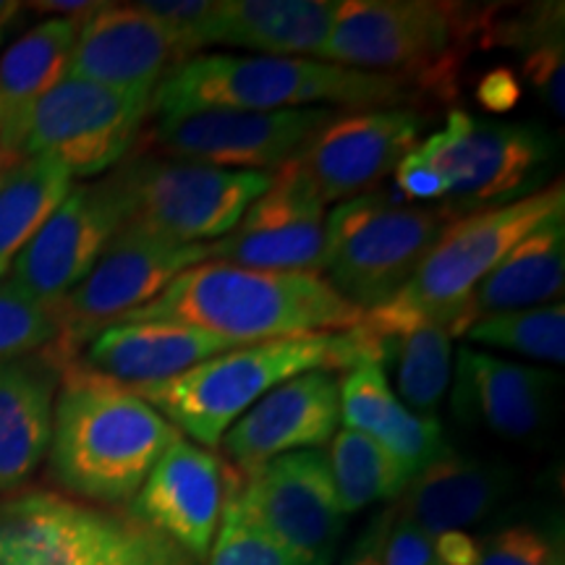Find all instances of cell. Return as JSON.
<instances>
[{
    "label": "cell",
    "mask_w": 565,
    "mask_h": 565,
    "mask_svg": "<svg viewBox=\"0 0 565 565\" xmlns=\"http://www.w3.org/2000/svg\"><path fill=\"white\" fill-rule=\"evenodd\" d=\"M362 317V309L345 301L322 275L202 263L175 275L166 291L116 324H186L249 345L315 333H345L356 328Z\"/></svg>",
    "instance_id": "obj_1"
},
{
    "label": "cell",
    "mask_w": 565,
    "mask_h": 565,
    "mask_svg": "<svg viewBox=\"0 0 565 565\" xmlns=\"http://www.w3.org/2000/svg\"><path fill=\"white\" fill-rule=\"evenodd\" d=\"M51 469L63 490L95 503H129L181 433L139 398L79 362L61 370Z\"/></svg>",
    "instance_id": "obj_2"
},
{
    "label": "cell",
    "mask_w": 565,
    "mask_h": 565,
    "mask_svg": "<svg viewBox=\"0 0 565 565\" xmlns=\"http://www.w3.org/2000/svg\"><path fill=\"white\" fill-rule=\"evenodd\" d=\"M414 89L387 74L275 55H192L152 92L160 118L200 110L398 108Z\"/></svg>",
    "instance_id": "obj_3"
},
{
    "label": "cell",
    "mask_w": 565,
    "mask_h": 565,
    "mask_svg": "<svg viewBox=\"0 0 565 565\" xmlns=\"http://www.w3.org/2000/svg\"><path fill=\"white\" fill-rule=\"evenodd\" d=\"M364 362H372L370 349L351 328L345 333L238 345L166 383L137 387L134 393L196 445L215 448L233 424L273 387L307 372L353 370Z\"/></svg>",
    "instance_id": "obj_4"
},
{
    "label": "cell",
    "mask_w": 565,
    "mask_h": 565,
    "mask_svg": "<svg viewBox=\"0 0 565 565\" xmlns=\"http://www.w3.org/2000/svg\"><path fill=\"white\" fill-rule=\"evenodd\" d=\"M484 13L435 0H345L320 58L454 97L456 76Z\"/></svg>",
    "instance_id": "obj_5"
},
{
    "label": "cell",
    "mask_w": 565,
    "mask_h": 565,
    "mask_svg": "<svg viewBox=\"0 0 565 565\" xmlns=\"http://www.w3.org/2000/svg\"><path fill=\"white\" fill-rule=\"evenodd\" d=\"M108 181L121 204L124 228L194 246L217 242L236 228L244 212L270 192L275 173L139 154L108 175Z\"/></svg>",
    "instance_id": "obj_6"
},
{
    "label": "cell",
    "mask_w": 565,
    "mask_h": 565,
    "mask_svg": "<svg viewBox=\"0 0 565 565\" xmlns=\"http://www.w3.org/2000/svg\"><path fill=\"white\" fill-rule=\"evenodd\" d=\"M456 221L448 207H416L387 192H366L328 212V282L362 312L383 307L419 270L440 233Z\"/></svg>",
    "instance_id": "obj_7"
},
{
    "label": "cell",
    "mask_w": 565,
    "mask_h": 565,
    "mask_svg": "<svg viewBox=\"0 0 565 565\" xmlns=\"http://www.w3.org/2000/svg\"><path fill=\"white\" fill-rule=\"evenodd\" d=\"M557 212H565L563 181L550 183V186L521 196V200L469 212L458 221H450L427 257L422 259L412 280L377 309L401 317L443 322L456 338L463 303L484 280V275L526 233H532L536 225L545 223Z\"/></svg>",
    "instance_id": "obj_8"
},
{
    "label": "cell",
    "mask_w": 565,
    "mask_h": 565,
    "mask_svg": "<svg viewBox=\"0 0 565 565\" xmlns=\"http://www.w3.org/2000/svg\"><path fill=\"white\" fill-rule=\"evenodd\" d=\"M202 263H210V244L181 246L145 231L121 228L87 278L51 307L55 341L42 359L55 372L74 364L92 338L152 301L175 275Z\"/></svg>",
    "instance_id": "obj_9"
},
{
    "label": "cell",
    "mask_w": 565,
    "mask_h": 565,
    "mask_svg": "<svg viewBox=\"0 0 565 565\" xmlns=\"http://www.w3.org/2000/svg\"><path fill=\"white\" fill-rule=\"evenodd\" d=\"M419 147L440 171L450 212L498 207L540 192L555 162V141L532 124H508L450 110L440 131Z\"/></svg>",
    "instance_id": "obj_10"
},
{
    "label": "cell",
    "mask_w": 565,
    "mask_h": 565,
    "mask_svg": "<svg viewBox=\"0 0 565 565\" xmlns=\"http://www.w3.org/2000/svg\"><path fill=\"white\" fill-rule=\"evenodd\" d=\"M150 103L152 97L147 95L66 76L32 108L21 131L19 158H53L71 179L100 175L137 145Z\"/></svg>",
    "instance_id": "obj_11"
},
{
    "label": "cell",
    "mask_w": 565,
    "mask_h": 565,
    "mask_svg": "<svg viewBox=\"0 0 565 565\" xmlns=\"http://www.w3.org/2000/svg\"><path fill=\"white\" fill-rule=\"evenodd\" d=\"M238 500L259 532L296 565L333 563L345 513L320 450H299L257 466L238 484Z\"/></svg>",
    "instance_id": "obj_12"
},
{
    "label": "cell",
    "mask_w": 565,
    "mask_h": 565,
    "mask_svg": "<svg viewBox=\"0 0 565 565\" xmlns=\"http://www.w3.org/2000/svg\"><path fill=\"white\" fill-rule=\"evenodd\" d=\"M335 116V108L200 110L158 118L150 145L166 158L275 173Z\"/></svg>",
    "instance_id": "obj_13"
},
{
    "label": "cell",
    "mask_w": 565,
    "mask_h": 565,
    "mask_svg": "<svg viewBox=\"0 0 565 565\" xmlns=\"http://www.w3.org/2000/svg\"><path fill=\"white\" fill-rule=\"evenodd\" d=\"M424 118L414 108L338 110L291 160L322 204L372 192L419 145Z\"/></svg>",
    "instance_id": "obj_14"
},
{
    "label": "cell",
    "mask_w": 565,
    "mask_h": 565,
    "mask_svg": "<svg viewBox=\"0 0 565 565\" xmlns=\"http://www.w3.org/2000/svg\"><path fill=\"white\" fill-rule=\"evenodd\" d=\"M233 477L236 471L221 456L179 437L129 500L126 519L150 529L202 565L221 529Z\"/></svg>",
    "instance_id": "obj_15"
},
{
    "label": "cell",
    "mask_w": 565,
    "mask_h": 565,
    "mask_svg": "<svg viewBox=\"0 0 565 565\" xmlns=\"http://www.w3.org/2000/svg\"><path fill=\"white\" fill-rule=\"evenodd\" d=\"M328 210L294 162L275 171L270 192L244 212L236 228L210 244V263L249 270L324 273Z\"/></svg>",
    "instance_id": "obj_16"
},
{
    "label": "cell",
    "mask_w": 565,
    "mask_h": 565,
    "mask_svg": "<svg viewBox=\"0 0 565 565\" xmlns=\"http://www.w3.org/2000/svg\"><path fill=\"white\" fill-rule=\"evenodd\" d=\"M121 228L124 212L108 179L71 186L66 200L13 259L6 280L51 309L87 278Z\"/></svg>",
    "instance_id": "obj_17"
},
{
    "label": "cell",
    "mask_w": 565,
    "mask_h": 565,
    "mask_svg": "<svg viewBox=\"0 0 565 565\" xmlns=\"http://www.w3.org/2000/svg\"><path fill=\"white\" fill-rule=\"evenodd\" d=\"M189 58L181 40L137 3H103L79 21L66 76L152 97Z\"/></svg>",
    "instance_id": "obj_18"
},
{
    "label": "cell",
    "mask_w": 565,
    "mask_h": 565,
    "mask_svg": "<svg viewBox=\"0 0 565 565\" xmlns=\"http://www.w3.org/2000/svg\"><path fill=\"white\" fill-rule=\"evenodd\" d=\"M341 424V377L335 372H307L288 380L254 404L228 433L223 450L242 475L273 458L322 448Z\"/></svg>",
    "instance_id": "obj_19"
},
{
    "label": "cell",
    "mask_w": 565,
    "mask_h": 565,
    "mask_svg": "<svg viewBox=\"0 0 565 565\" xmlns=\"http://www.w3.org/2000/svg\"><path fill=\"white\" fill-rule=\"evenodd\" d=\"M118 521L51 492L0 500V565H108Z\"/></svg>",
    "instance_id": "obj_20"
},
{
    "label": "cell",
    "mask_w": 565,
    "mask_h": 565,
    "mask_svg": "<svg viewBox=\"0 0 565 565\" xmlns=\"http://www.w3.org/2000/svg\"><path fill=\"white\" fill-rule=\"evenodd\" d=\"M557 383L561 380L553 372L505 362L463 345L458 351L450 401L463 422L484 424L505 440H524L545 424Z\"/></svg>",
    "instance_id": "obj_21"
},
{
    "label": "cell",
    "mask_w": 565,
    "mask_h": 565,
    "mask_svg": "<svg viewBox=\"0 0 565 565\" xmlns=\"http://www.w3.org/2000/svg\"><path fill=\"white\" fill-rule=\"evenodd\" d=\"M233 349H238V343L186 324L124 322L110 324L92 338L79 364L137 391L166 383L175 374Z\"/></svg>",
    "instance_id": "obj_22"
},
{
    "label": "cell",
    "mask_w": 565,
    "mask_h": 565,
    "mask_svg": "<svg viewBox=\"0 0 565 565\" xmlns=\"http://www.w3.org/2000/svg\"><path fill=\"white\" fill-rule=\"evenodd\" d=\"M372 362L395 366V398L408 412L433 416L454 377V333L448 324L370 309L356 324Z\"/></svg>",
    "instance_id": "obj_23"
},
{
    "label": "cell",
    "mask_w": 565,
    "mask_h": 565,
    "mask_svg": "<svg viewBox=\"0 0 565 565\" xmlns=\"http://www.w3.org/2000/svg\"><path fill=\"white\" fill-rule=\"evenodd\" d=\"M341 0H215L204 47H242L275 58L320 55Z\"/></svg>",
    "instance_id": "obj_24"
},
{
    "label": "cell",
    "mask_w": 565,
    "mask_h": 565,
    "mask_svg": "<svg viewBox=\"0 0 565 565\" xmlns=\"http://www.w3.org/2000/svg\"><path fill=\"white\" fill-rule=\"evenodd\" d=\"M341 422L383 445L412 479L448 454L440 422L408 412L377 362L356 364L341 377Z\"/></svg>",
    "instance_id": "obj_25"
},
{
    "label": "cell",
    "mask_w": 565,
    "mask_h": 565,
    "mask_svg": "<svg viewBox=\"0 0 565 565\" xmlns=\"http://www.w3.org/2000/svg\"><path fill=\"white\" fill-rule=\"evenodd\" d=\"M508 490L511 471L503 466L448 450L408 482L395 511L429 536H440L479 524L498 508Z\"/></svg>",
    "instance_id": "obj_26"
},
{
    "label": "cell",
    "mask_w": 565,
    "mask_h": 565,
    "mask_svg": "<svg viewBox=\"0 0 565 565\" xmlns=\"http://www.w3.org/2000/svg\"><path fill=\"white\" fill-rule=\"evenodd\" d=\"M565 282V212L547 217L526 233L511 252L484 275L458 317L461 335L479 317L545 307L561 299Z\"/></svg>",
    "instance_id": "obj_27"
},
{
    "label": "cell",
    "mask_w": 565,
    "mask_h": 565,
    "mask_svg": "<svg viewBox=\"0 0 565 565\" xmlns=\"http://www.w3.org/2000/svg\"><path fill=\"white\" fill-rule=\"evenodd\" d=\"M79 21L47 19L21 34L0 58V154L19 158V141L34 105L66 79Z\"/></svg>",
    "instance_id": "obj_28"
},
{
    "label": "cell",
    "mask_w": 565,
    "mask_h": 565,
    "mask_svg": "<svg viewBox=\"0 0 565 565\" xmlns=\"http://www.w3.org/2000/svg\"><path fill=\"white\" fill-rule=\"evenodd\" d=\"M55 370L40 362H0V492L32 477L51 448Z\"/></svg>",
    "instance_id": "obj_29"
},
{
    "label": "cell",
    "mask_w": 565,
    "mask_h": 565,
    "mask_svg": "<svg viewBox=\"0 0 565 565\" xmlns=\"http://www.w3.org/2000/svg\"><path fill=\"white\" fill-rule=\"evenodd\" d=\"M71 186L74 179L66 168L42 154H24L0 168V278L66 200Z\"/></svg>",
    "instance_id": "obj_30"
},
{
    "label": "cell",
    "mask_w": 565,
    "mask_h": 565,
    "mask_svg": "<svg viewBox=\"0 0 565 565\" xmlns=\"http://www.w3.org/2000/svg\"><path fill=\"white\" fill-rule=\"evenodd\" d=\"M324 458L333 477L338 505L345 515L401 498L412 482L408 471L383 445L356 429H338Z\"/></svg>",
    "instance_id": "obj_31"
},
{
    "label": "cell",
    "mask_w": 565,
    "mask_h": 565,
    "mask_svg": "<svg viewBox=\"0 0 565 565\" xmlns=\"http://www.w3.org/2000/svg\"><path fill=\"white\" fill-rule=\"evenodd\" d=\"M466 341L492 345L536 359V362H565V303L553 301L545 307L515 309L479 317L461 333Z\"/></svg>",
    "instance_id": "obj_32"
},
{
    "label": "cell",
    "mask_w": 565,
    "mask_h": 565,
    "mask_svg": "<svg viewBox=\"0 0 565 565\" xmlns=\"http://www.w3.org/2000/svg\"><path fill=\"white\" fill-rule=\"evenodd\" d=\"M238 484L242 475L236 471L231 482L228 500H225L221 529L212 542L207 565H296L291 557L275 547L267 536L259 532L257 524L246 515L242 500H238Z\"/></svg>",
    "instance_id": "obj_33"
},
{
    "label": "cell",
    "mask_w": 565,
    "mask_h": 565,
    "mask_svg": "<svg viewBox=\"0 0 565 565\" xmlns=\"http://www.w3.org/2000/svg\"><path fill=\"white\" fill-rule=\"evenodd\" d=\"M55 341V320L47 307L0 280V362L47 349Z\"/></svg>",
    "instance_id": "obj_34"
},
{
    "label": "cell",
    "mask_w": 565,
    "mask_h": 565,
    "mask_svg": "<svg viewBox=\"0 0 565 565\" xmlns=\"http://www.w3.org/2000/svg\"><path fill=\"white\" fill-rule=\"evenodd\" d=\"M477 565H565L561 536L515 524L479 542Z\"/></svg>",
    "instance_id": "obj_35"
},
{
    "label": "cell",
    "mask_w": 565,
    "mask_h": 565,
    "mask_svg": "<svg viewBox=\"0 0 565 565\" xmlns=\"http://www.w3.org/2000/svg\"><path fill=\"white\" fill-rule=\"evenodd\" d=\"M108 565H200L186 553L162 540L150 529L134 524L129 519L118 521L116 545L110 550Z\"/></svg>",
    "instance_id": "obj_36"
},
{
    "label": "cell",
    "mask_w": 565,
    "mask_h": 565,
    "mask_svg": "<svg viewBox=\"0 0 565 565\" xmlns=\"http://www.w3.org/2000/svg\"><path fill=\"white\" fill-rule=\"evenodd\" d=\"M137 6L168 26L189 53L204 51V30L215 11V0H141Z\"/></svg>",
    "instance_id": "obj_37"
},
{
    "label": "cell",
    "mask_w": 565,
    "mask_h": 565,
    "mask_svg": "<svg viewBox=\"0 0 565 565\" xmlns=\"http://www.w3.org/2000/svg\"><path fill=\"white\" fill-rule=\"evenodd\" d=\"M524 79L532 84L540 100L563 118L565 113V66H563V42H545L534 47L524 58Z\"/></svg>",
    "instance_id": "obj_38"
},
{
    "label": "cell",
    "mask_w": 565,
    "mask_h": 565,
    "mask_svg": "<svg viewBox=\"0 0 565 565\" xmlns=\"http://www.w3.org/2000/svg\"><path fill=\"white\" fill-rule=\"evenodd\" d=\"M383 565H435V536L393 511L383 542Z\"/></svg>",
    "instance_id": "obj_39"
},
{
    "label": "cell",
    "mask_w": 565,
    "mask_h": 565,
    "mask_svg": "<svg viewBox=\"0 0 565 565\" xmlns=\"http://www.w3.org/2000/svg\"><path fill=\"white\" fill-rule=\"evenodd\" d=\"M395 189L406 196V200H445L448 186H445L443 175L433 166V160L424 154L419 145L406 154L404 160L395 166Z\"/></svg>",
    "instance_id": "obj_40"
},
{
    "label": "cell",
    "mask_w": 565,
    "mask_h": 565,
    "mask_svg": "<svg viewBox=\"0 0 565 565\" xmlns=\"http://www.w3.org/2000/svg\"><path fill=\"white\" fill-rule=\"evenodd\" d=\"M521 100V84L511 68H494L477 84V103L487 113H511Z\"/></svg>",
    "instance_id": "obj_41"
},
{
    "label": "cell",
    "mask_w": 565,
    "mask_h": 565,
    "mask_svg": "<svg viewBox=\"0 0 565 565\" xmlns=\"http://www.w3.org/2000/svg\"><path fill=\"white\" fill-rule=\"evenodd\" d=\"M479 542L466 532L435 536V565H477Z\"/></svg>",
    "instance_id": "obj_42"
},
{
    "label": "cell",
    "mask_w": 565,
    "mask_h": 565,
    "mask_svg": "<svg viewBox=\"0 0 565 565\" xmlns=\"http://www.w3.org/2000/svg\"><path fill=\"white\" fill-rule=\"evenodd\" d=\"M387 521L391 513H385L383 519H377L374 524L362 534V540L351 547V553L345 555L341 565H383V542L387 532Z\"/></svg>",
    "instance_id": "obj_43"
},
{
    "label": "cell",
    "mask_w": 565,
    "mask_h": 565,
    "mask_svg": "<svg viewBox=\"0 0 565 565\" xmlns=\"http://www.w3.org/2000/svg\"><path fill=\"white\" fill-rule=\"evenodd\" d=\"M103 3L95 0H42V3H30V9L42 13H55V19H87L89 13H95Z\"/></svg>",
    "instance_id": "obj_44"
},
{
    "label": "cell",
    "mask_w": 565,
    "mask_h": 565,
    "mask_svg": "<svg viewBox=\"0 0 565 565\" xmlns=\"http://www.w3.org/2000/svg\"><path fill=\"white\" fill-rule=\"evenodd\" d=\"M19 9H21V3H9V0H0V30H3L6 21H9Z\"/></svg>",
    "instance_id": "obj_45"
},
{
    "label": "cell",
    "mask_w": 565,
    "mask_h": 565,
    "mask_svg": "<svg viewBox=\"0 0 565 565\" xmlns=\"http://www.w3.org/2000/svg\"><path fill=\"white\" fill-rule=\"evenodd\" d=\"M6 166V158H3V154H0V168H3Z\"/></svg>",
    "instance_id": "obj_46"
}]
</instances>
